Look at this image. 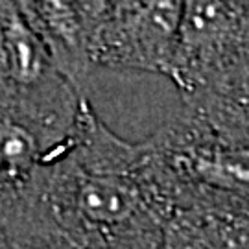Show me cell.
<instances>
[{
  "label": "cell",
  "instance_id": "8992f818",
  "mask_svg": "<svg viewBox=\"0 0 249 249\" xmlns=\"http://www.w3.org/2000/svg\"><path fill=\"white\" fill-rule=\"evenodd\" d=\"M185 0H139L113 11L92 48L94 67L166 76L178 48Z\"/></svg>",
  "mask_w": 249,
  "mask_h": 249
},
{
  "label": "cell",
  "instance_id": "277c9868",
  "mask_svg": "<svg viewBox=\"0 0 249 249\" xmlns=\"http://www.w3.org/2000/svg\"><path fill=\"white\" fill-rule=\"evenodd\" d=\"M78 122L59 124L0 102V232L26 242L36 236L48 166L67 150Z\"/></svg>",
  "mask_w": 249,
  "mask_h": 249
},
{
  "label": "cell",
  "instance_id": "52a82bcc",
  "mask_svg": "<svg viewBox=\"0 0 249 249\" xmlns=\"http://www.w3.org/2000/svg\"><path fill=\"white\" fill-rule=\"evenodd\" d=\"M65 78L83 92L92 48L111 17V0H15Z\"/></svg>",
  "mask_w": 249,
  "mask_h": 249
},
{
  "label": "cell",
  "instance_id": "7a4b0ae2",
  "mask_svg": "<svg viewBox=\"0 0 249 249\" xmlns=\"http://www.w3.org/2000/svg\"><path fill=\"white\" fill-rule=\"evenodd\" d=\"M141 142L168 216L190 207L249 211V146L216 133L188 107Z\"/></svg>",
  "mask_w": 249,
  "mask_h": 249
},
{
  "label": "cell",
  "instance_id": "5b68a950",
  "mask_svg": "<svg viewBox=\"0 0 249 249\" xmlns=\"http://www.w3.org/2000/svg\"><path fill=\"white\" fill-rule=\"evenodd\" d=\"M85 98L55 67L15 0H0V102L72 125Z\"/></svg>",
  "mask_w": 249,
  "mask_h": 249
},
{
  "label": "cell",
  "instance_id": "3957f363",
  "mask_svg": "<svg viewBox=\"0 0 249 249\" xmlns=\"http://www.w3.org/2000/svg\"><path fill=\"white\" fill-rule=\"evenodd\" d=\"M166 78L183 100L249 87V0H185Z\"/></svg>",
  "mask_w": 249,
  "mask_h": 249
},
{
  "label": "cell",
  "instance_id": "8fae6325",
  "mask_svg": "<svg viewBox=\"0 0 249 249\" xmlns=\"http://www.w3.org/2000/svg\"><path fill=\"white\" fill-rule=\"evenodd\" d=\"M34 249H83V248H76L69 242L61 240V238H55V236H46L45 240H41Z\"/></svg>",
  "mask_w": 249,
  "mask_h": 249
},
{
  "label": "cell",
  "instance_id": "9c48e42d",
  "mask_svg": "<svg viewBox=\"0 0 249 249\" xmlns=\"http://www.w3.org/2000/svg\"><path fill=\"white\" fill-rule=\"evenodd\" d=\"M183 106L194 111L216 133L249 146V87L213 98H188Z\"/></svg>",
  "mask_w": 249,
  "mask_h": 249
},
{
  "label": "cell",
  "instance_id": "6da1fadb",
  "mask_svg": "<svg viewBox=\"0 0 249 249\" xmlns=\"http://www.w3.org/2000/svg\"><path fill=\"white\" fill-rule=\"evenodd\" d=\"M166 218L142 142L111 131L85 98L71 144L46 172L41 236L83 249H160Z\"/></svg>",
  "mask_w": 249,
  "mask_h": 249
},
{
  "label": "cell",
  "instance_id": "ba28073f",
  "mask_svg": "<svg viewBox=\"0 0 249 249\" xmlns=\"http://www.w3.org/2000/svg\"><path fill=\"white\" fill-rule=\"evenodd\" d=\"M160 249H249V211H176L162 225Z\"/></svg>",
  "mask_w": 249,
  "mask_h": 249
},
{
  "label": "cell",
  "instance_id": "30bf717a",
  "mask_svg": "<svg viewBox=\"0 0 249 249\" xmlns=\"http://www.w3.org/2000/svg\"><path fill=\"white\" fill-rule=\"evenodd\" d=\"M0 249H34L26 240L11 236L6 232H0Z\"/></svg>",
  "mask_w": 249,
  "mask_h": 249
}]
</instances>
